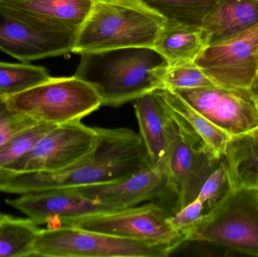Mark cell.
Returning a JSON list of instances; mask_svg holds the SVG:
<instances>
[{
	"label": "cell",
	"mask_w": 258,
	"mask_h": 257,
	"mask_svg": "<svg viewBox=\"0 0 258 257\" xmlns=\"http://www.w3.org/2000/svg\"><path fill=\"white\" fill-rule=\"evenodd\" d=\"M96 128L95 148L72 165L52 172L0 174V192L23 195L115 182L152 167L140 135L132 130Z\"/></svg>",
	"instance_id": "cell-1"
},
{
	"label": "cell",
	"mask_w": 258,
	"mask_h": 257,
	"mask_svg": "<svg viewBox=\"0 0 258 257\" xmlns=\"http://www.w3.org/2000/svg\"><path fill=\"white\" fill-rule=\"evenodd\" d=\"M169 67L151 47H130L81 54L74 76L95 89L102 106L119 107L163 89Z\"/></svg>",
	"instance_id": "cell-2"
},
{
	"label": "cell",
	"mask_w": 258,
	"mask_h": 257,
	"mask_svg": "<svg viewBox=\"0 0 258 257\" xmlns=\"http://www.w3.org/2000/svg\"><path fill=\"white\" fill-rule=\"evenodd\" d=\"M166 18L140 3L128 0H95L76 36L72 52L77 54L151 47Z\"/></svg>",
	"instance_id": "cell-3"
},
{
	"label": "cell",
	"mask_w": 258,
	"mask_h": 257,
	"mask_svg": "<svg viewBox=\"0 0 258 257\" xmlns=\"http://www.w3.org/2000/svg\"><path fill=\"white\" fill-rule=\"evenodd\" d=\"M159 98L165 111V170L168 188L177 196L175 213L197 199L203 184L218 167L221 158Z\"/></svg>",
	"instance_id": "cell-4"
},
{
	"label": "cell",
	"mask_w": 258,
	"mask_h": 257,
	"mask_svg": "<svg viewBox=\"0 0 258 257\" xmlns=\"http://www.w3.org/2000/svg\"><path fill=\"white\" fill-rule=\"evenodd\" d=\"M185 240L258 257V189L229 188Z\"/></svg>",
	"instance_id": "cell-5"
},
{
	"label": "cell",
	"mask_w": 258,
	"mask_h": 257,
	"mask_svg": "<svg viewBox=\"0 0 258 257\" xmlns=\"http://www.w3.org/2000/svg\"><path fill=\"white\" fill-rule=\"evenodd\" d=\"M175 247L68 226L39 229L33 256L165 257Z\"/></svg>",
	"instance_id": "cell-6"
},
{
	"label": "cell",
	"mask_w": 258,
	"mask_h": 257,
	"mask_svg": "<svg viewBox=\"0 0 258 257\" xmlns=\"http://www.w3.org/2000/svg\"><path fill=\"white\" fill-rule=\"evenodd\" d=\"M7 101L14 111L37 122L54 125L81 121L102 106L95 89L74 75L51 77L31 89L7 97Z\"/></svg>",
	"instance_id": "cell-7"
},
{
	"label": "cell",
	"mask_w": 258,
	"mask_h": 257,
	"mask_svg": "<svg viewBox=\"0 0 258 257\" xmlns=\"http://www.w3.org/2000/svg\"><path fill=\"white\" fill-rule=\"evenodd\" d=\"M79 28L33 19L0 6V50L24 63L72 52Z\"/></svg>",
	"instance_id": "cell-8"
},
{
	"label": "cell",
	"mask_w": 258,
	"mask_h": 257,
	"mask_svg": "<svg viewBox=\"0 0 258 257\" xmlns=\"http://www.w3.org/2000/svg\"><path fill=\"white\" fill-rule=\"evenodd\" d=\"M59 226H73L141 241H156L175 248L186 241L184 237L171 226L165 211L153 203L71 217L63 220Z\"/></svg>",
	"instance_id": "cell-9"
},
{
	"label": "cell",
	"mask_w": 258,
	"mask_h": 257,
	"mask_svg": "<svg viewBox=\"0 0 258 257\" xmlns=\"http://www.w3.org/2000/svg\"><path fill=\"white\" fill-rule=\"evenodd\" d=\"M98 137L96 127L86 126L81 121L57 125L30 152L0 170V174L52 172L66 168L92 152Z\"/></svg>",
	"instance_id": "cell-10"
},
{
	"label": "cell",
	"mask_w": 258,
	"mask_h": 257,
	"mask_svg": "<svg viewBox=\"0 0 258 257\" xmlns=\"http://www.w3.org/2000/svg\"><path fill=\"white\" fill-rule=\"evenodd\" d=\"M194 63L216 85L250 89L258 76V24L228 40L205 47Z\"/></svg>",
	"instance_id": "cell-11"
},
{
	"label": "cell",
	"mask_w": 258,
	"mask_h": 257,
	"mask_svg": "<svg viewBox=\"0 0 258 257\" xmlns=\"http://www.w3.org/2000/svg\"><path fill=\"white\" fill-rule=\"evenodd\" d=\"M170 90L230 135L258 126V101L248 88L212 85Z\"/></svg>",
	"instance_id": "cell-12"
},
{
	"label": "cell",
	"mask_w": 258,
	"mask_h": 257,
	"mask_svg": "<svg viewBox=\"0 0 258 257\" xmlns=\"http://www.w3.org/2000/svg\"><path fill=\"white\" fill-rule=\"evenodd\" d=\"M6 202L38 226L46 224L49 227L59 226L71 217L116 211L108 205L84 197L70 187L20 195V197L7 199Z\"/></svg>",
	"instance_id": "cell-13"
},
{
	"label": "cell",
	"mask_w": 258,
	"mask_h": 257,
	"mask_svg": "<svg viewBox=\"0 0 258 257\" xmlns=\"http://www.w3.org/2000/svg\"><path fill=\"white\" fill-rule=\"evenodd\" d=\"M70 188L87 199L116 210L132 208L159 198L169 190L165 164L146 167L121 181Z\"/></svg>",
	"instance_id": "cell-14"
},
{
	"label": "cell",
	"mask_w": 258,
	"mask_h": 257,
	"mask_svg": "<svg viewBox=\"0 0 258 257\" xmlns=\"http://www.w3.org/2000/svg\"><path fill=\"white\" fill-rule=\"evenodd\" d=\"M258 24V0H218L202 25L205 47L228 40Z\"/></svg>",
	"instance_id": "cell-15"
},
{
	"label": "cell",
	"mask_w": 258,
	"mask_h": 257,
	"mask_svg": "<svg viewBox=\"0 0 258 257\" xmlns=\"http://www.w3.org/2000/svg\"><path fill=\"white\" fill-rule=\"evenodd\" d=\"M95 0H0V6L45 22L80 27Z\"/></svg>",
	"instance_id": "cell-16"
},
{
	"label": "cell",
	"mask_w": 258,
	"mask_h": 257,
	"mask_svg": "<svg viewBox=\"0 0 258 257\" xmlns=\"http://www.w3.org/2000/svg\"><path fill=\"white\" fill-rule=\"evenodd\" d=\"M135 115L142 140L152 167L165 164L167 140L165 111L156 92H149L135 100Z\"/></svg>",
	"instance_id": "cell-17"
},
{
	"label": "cell",
	"mask_w": 258,
	"mask_h": 257,
	"mask_svg": "<svg viewBox=\"0 0 258 257\" xmlns=\"http://www.w3.org/2000/svg\"><path fill=\"white\" fill-rule=\"evenodd\" d=\"M222 159L230 188L258 189V126L232 136Z\"/></svg>",
	"instance_id": "cell-18"
},
{
	"label": "cell",
	"mask_w": 258,
	"mask_h": 257,
	"mask_svg": "<svg viewBox=\"0 0 258 257\" xmlns=\"http://www.w3.org/2000/svg\"><path fill=\"white\" fill-rule=\"evenodd\" d=\"M153 48L166 59L169 66L194 62L205 48L202 27L168 21L159 31Z\"/></svg>",
	"instance_id": "cell-19"
},
{
	"label": "cell",
	"mask_w": 258,
	"mask_h": 257,
	"mask_svg": "<svg viewBox=\"0 0 258 257\" xmlns=\"http://www.w3.org/2000/svg\"><path fill=\"white\" fill-rule=\"evenodd\" d=\"M155 91L167 107L181 117L218 158H222L232 136L214 125L173 91L165 88Z\"/></svg>",
	"instance_id": "cell-20"
},
{
	"label": "cell",
	"mask_w": 258,
	"mask_h": 257,
	"mask_svg": "<svg viewBox=\"0 0 258 257\" xmlns=\"http://www.w3.org/2000/svg\"><path fill=\"white\" fill-rule=\"evenodd\" d=\"M30 219L3 215L0 220V257L33 256L39 231Z\"/></svg>",
	"instance_id": "cell-21"
},
{
	"label": "cell",
	"mask_w": 258,
	"mask_h": 257,
	"mask_svg": "<svg viewBox=\"0 0 258 257\" xmlns=\"http://www.w3.org/2000/svg\"><path fill=\"white\" fill-rule=\"evenodd\" d=\"M140 3L168 21L202 27L206 15L218 0H128Z\"/></svg>",
	"instance_id": "cell-22"
},
{
	"label": "cell",
	"mask_w": 258,
	"mask_h": 257,
	"mask_svg": "<svg viewBox=\"0 0 258 257\" xmlns=\"http://www.w3.org/2000/svg\"><path fill=\"white\" fill-rule=\"evenodd\" d=\"M51 78L42 66L0 61V95L9 97L31 89Z\"/></svg>",
	"instance_id": "cell-23"
},
{
	"label": "cell",
	"mask_w": 258,
	"mask_h": 257,
	"mask_svg": "<svg viewBox=\"0 0 258 257\" xmlns=\"http://www.w3.org/2000/svg\"><path fill=\"white\" fill-rule=\"evenodd\" d=\"M56 125L38 122L12 137L0 149V170L30 152L38 141Z\"/></svg>",
	"instance_id": "cell-24"
},
{
	"label": "cell",
	"mask_w": 258,
	"mask_h": 257,
	"mask_svg": "<svg viewBox=\"0 0 258 257\" xmlns=\"http://www.w3.org/2000/svg\"><path fill=\"white\" fill-rule=\"evenodd\" d=\"M216 85L194 62L169 66L165 78L164 88L168 89H196Z\"/></svg>",
	"instance_id": "cell-25"
},
{
	"label": "cell",
	"mask_w": 258,
	"mask_h": 257,
	"mask_svg": "<svg viewBox=\"0 0 258 257\" xmlns=\"http://www.w3.org/2000/svg\"><path fill=\"white\" fill-rule=\"evenodd\" d=\"M38 122L26 115L14 111L8 104L7 97L0 95V149L18 133Z\"/></svg>",
	"instance_id": "cell-26"
},
{
	"label": "cell",
	"mask_w": 258,
	"mask_h": 257,
	"mask_svg": "<svg viewBox=\"0 0 258 257\" xmlns=\"http://www.w3.org/2000/svg\"><path fill=\"white\" fill-rule=\"evenodd\" d=\"M229 188L227 170L221 158L218 167L203 184L197 199L204 204L209 211Z\"/></svg>",
	"instance_id": "cell-27"
},
{
	"label": "cell",
	"mask_w": 258,
	"mask_h": 257,
	"mask_svg": "<svg viewBox=\"0 0 258 257\" xmlns=\"http://www.w3.org/2000/svg\"><path fill=\"white\" fill-rule=\"evenodd\" d=\"M205 209L206 205L198 199H195L180 211L174 213V215L169 216L168 222L185 238L186 234L201 220L206 213Z\"/></svg>",
	"instance_id": "cell-28"
},
{
	"label": "cell",
	"mask_w": 258,
	"mask_h": 257,
	"mask_svg": "<svg viewBox=\"0 0 258 257\" xmlns=\"http://www.w3.org/2000/svg\"><path fill=\"white\" fill-rule=\"evenodd\" d=\"M250 89H251V92H252L253 95H254V97H255L256 99L258 101V76L254 80L252 84H251Z\"/></svg>",
	"instance_id": "cell-29"
},
{
	"label": "cell",
	"mask_w": 258,
	"mask_h": 257,
	"mask_svg": "<svg viewBox=\"0 0 258 257\" xmlns=\"http://www.w3.org/2000/svg\"><path fill=\"white\" fill-rule=\"evenodd\" d=\"M2 217H3V214H0V220H1Z\"/></svg>",
	"instance_id": "cell-30"
}]
</instances>
